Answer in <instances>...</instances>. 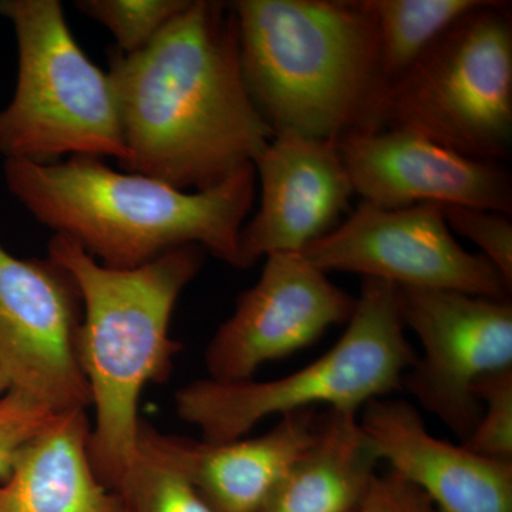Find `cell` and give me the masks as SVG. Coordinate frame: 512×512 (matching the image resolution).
I'll use <instances>...</instances> for the list:
<instances>
[{
	"mask_svg": "<svg viewBox=\"0 0 512 512\" xmlns=\"http://www.w3.org/2000/svg\"><path fill=\"white\" fill-rule=\"evenodd\" d=\"M239 62L275 134L338 141L362 130L382 92L379 39L356 0H238Z\"/></svg>",
	"mask_w": 512,
	"mask_h": 512,
	"instance_id": "4",
	"label": "cell"
},
{
	"mask_svg": "<svg viewBox=\"0 0 512 512\" xmlns=\"http://www.w3.org/2000/svg\"><path fill=\"white\" fill-rule=\"evenodd\" d=\"M396 288L404 328L416 333L423 349L402 389L464 443L481 416L477 380L512 367L511 299Z\"/></svg>",
	"mask_w": 512,
	"mask_h": 512,
	"instance_id": "8",
	"label": "cell"
},
{
	"mask_svg": "<svg viewBox=\"0 0 512 512\" xmlns=\"http://www.w3.org/2000/svg\"><path fill=\"white\" fill-rule=\"evenodd\" d=\"M127 173L204 191L274 138L242 77L231 3L190 0L146 47L111 53Z\"/></svg>",
	"mask_w": 512,
	"mask_h": 512,
	"instance_id": "1",
	"label": "cell"
},
{
	"mask_svg": "<svg viewBox=\"0 0 512 512\" xmlns=\"http://www.w3.org/2000/svg\"><path fill=\"white\" fill-rule=\"evenodd\" d=\"M79 289L52 259H19L0 245V367L10 389L56 413L86 410L79 356Z\"/></svg>",
	"mask_w": 512,
	"mask_h": 512,
	"instance_id": "10",
	"label": "cell"
},
{
	"mask_svg": "<svg viewBox=\"0 0 512 512\" xmlns=\"http://www.w3.org/2000/svg\"><path fill=\"white\" fill-rule=\"evenodd\" d=\"M362 410L360 426L380 461L441 512H512V461L437 439L419 410L404 400L382 397Z\"/></svg>",
	"mask_w": 512,
	"mask_h": 512,
	"instance_id": "14",
	"label": "cell"
},
{
	"mask_svg": "<svg viewBox=\"0 0 512 512\" xmlns=\"http://www.w3.org/2000/svg\"><path fill=\"white\" fill-rule=\"evenodd\" d=\"M403 128L461 156L504 164L512 146L510 2L483 0L393 82L365 127Z\"/></svg>",
	"mask_w": 512,
	"mask_h": 512,
	"instance_id": "6",
	"label": "cell"
},
{
	"mask_svg": "<svg viewBox=\"0 0 512 512\" xmlns=\"http://www.w3.org/2000/svg\"><path fill=\"white\" fill-rule=\"evenodd\" d=\"M357 512H441L426 494L393 471L377 474Z\"/></svg>",
	"mask_w": 512,
	"mask_h": 512,
	"instance_id": "24",
	"label": "cell"
},
{
	"mask_svg": "<svg viewBox=\"0 0 512 512\" xmlns=\"http://www.w3.org/2000/svg\"><path fill=\"white\" fill-rule=\"evenodd\" d=\"M336 147L353 190L376 207L463 205L511 215L512 178L504 164L461 156L403 128L355 131Z\"/></svg>",
	"mask_w": 512,
	"mask_h": 512,
	"instance_id": "12",
	"label": "cell"
},
{
	"mask_svg": "<svg viewBox=\"0 0 512 512\" xmlns=\"http://www.w3.org/2000/svg\"><path fill=\"white\" fill-rule=\"evenodd\" d=\"M5 178L37 221L110 268H138L171 249L197 245L241 269L239 237L254 207V164L194 192L82 156L55 164L6 160Z\"/></svg>",
	"mask_w": 512,
	"mask_h": 512,
	"instance_id": "2",
	"label": "cell"
},
{
	"mask_svg": "<svg viewBox=\"0 0 512 512\" xmlns=\"http://www.w3.org/2000/svg\"><path fill=\"white\" fill-rule=\"evenodd\" d=\"M9 390L10 382L8 376H6V373L3 372L2 367H0V400H2L3 397L6 396V393H8Z\"/></svg>",
	"mask_w": 512,
	"mask_h": 512,
	"instance_id": "25",
	"label": "cell"
},
{
	"mask_svg": "<svg viewBox=\"0 0 512 512\" xmlns=\"http://www.w3.org/2000/svg\"><path fill=\"white\" fill-rule=\"evenodd\" d=\"M261 204L239 237L241 269L328 235L355 194L335 141L275 134L254 160Z\"/></svg>",
	"mask_w": 512,
	"mask_h": 512,
	"instance_id": "13",
	"label": "cell"
},
{
	"mask_svg": "<svg viewBox=\"0 0 512 512\" xmlns=\"http://www.w3.org/2000/svg\"><path fill=\"white\" fill-rule=\"evenodd\" d=\"M190 0H79L84 15L110 30L117 52L133 55L146 47Z\"/></svg>",
	"mask_w": 512,
	"mask_h": 512,
	"instance_id": "20",
	"label": "cell"
},
{
	"mask_svg": "<svg viewBox=\"0 0 512 512\" xmlns=\"http://www.w3.org/2000/svg\"><path fill=\"white\" fill-rule=\"evenodd\" d=\"M319 413L285 414L264 436L207 443L168 436L141 420L138 448L187 478L214 512H259L293 460L308 446Z\"/></svg>",
	"mask_w": 512,
	"mask_h": 512,
	"instance_id": "15",
	"label": "cell"
},
{
	"mask_svg": "<svg viewBox=\"0 0 512 512\" xmlns=\"http://www.w3.org/2000/svg\"><path fill=\"white\" fill-rule=\"evenodd\" d=\"M90 434L86 410L57 414L0 484V512H126L94 473Z\"/></svg>",
	"mask_w": 512,
	"mask_h": 512,
	"instance_id": "16",
	"label": "cell"
},
{
	"mask_svg": "<svg viewBox=\"0 0 512 512\" xmlns=\"http://www.w3.org/2000/svg\"><path fill=\"white\" fill-rule=\"evenodd\" d=\"M55 410L19 390L0 400V480L12 470L20 450L57 416Z\"/></svg>",
	"mask_w": 512,
	"mask_h": 512,
	"instance_id": "23",
	"label": "cell"
},
{
	"mask_svg": "<svg viewBox=\"0 0 512 512\" xmlns=\"http://www.w3.org/2000/svg\"><path fill=\"white\" fill-rule=\"evenodd\" d=\"M474 393L481 416L463 446L480 456L512 461V367L478 379Z\"/></svg>",
	"mask_w": 512,
	"mask_h": 512,
	"instance_id": "21",
	"label": "cell"
},
{
	"mask_svg": "<svg viewBox=\"0 0 512 512\" xmlns=\"http://www.w3.org/2000/svg\"><path fill=\"white\" fill-rule=\"evenodd\" d=\"M116 493L126 512H214L187 478L140 448Z\"/></svg>",
	"mask_w": 512,
	"mask_h": 512,
	"instance_id": "19",
	"label": "cell"
},
{
	"mask_svg": "<svg viewBox=\"0 0 512 512\" xmlns=\"http://www.w3.org/2000/svg\"><path fill=\"white\" fill-rule=\"evenodd\" d=\"M15 29L19 76L15 96L0 111V154L46 164L53 158L114 157L124 144L116 94L77 45L57 0H0Z\"/></svg>",
	"mask_w": 512,
	"mask_h": 512,
	"instance_id": "7",
	"label": "cell"
},
{
	"mask_svg": "<svg viewBox=\"0 0 512 512\" xmlns=\"http://www.w3.org/2000/svg\"><path fill=\"white\" fill-rule=\"evenodd\" d=\"M448 228L473 242L512 286V222L501 212L440 205Z\"/></svg>",
	"mask_w": 512,
	"mask_h": 512,
	"instance_id": "22",
	"label": "cell"
},
{
	"mask_svg": "<svg viewBox=\"0 0 512 512\" xmlns=\"http://www.w3.org/2000/svg\"><path fill=\"white\" fill-rule=\"evenodd\" d=\"M320 271L352 272L396 286L510 299L512 286L485 256L451 234L439 204L380 208L362 201L348 220L301 252Z\"/></svg>",
	"mask_w": 512,
	"mask_h": 512,
	"instance_id": "9",
	"label": "cell"
},
{
	"mask_svg": "<svg viewBox=\"0 0 512 512\" xmlns=\"http://www.w3.org/2000/svg\"><path fill=\"white\" fill-rule=\"evenodd\" d=\"M379 463L359 414L326 409L259 512H357Z\"/></svg>",
	"mask_w": 512,
	"mask_h": 512,
	"instance_id": "17",
	"label": "cell"
},
{
	"mask_svg": "<svg viewBox=\"0 0 512 512\" xmlns=\"http://www.w3.org/2000/svg\"><path fill=\"white\" fill-rule=\"evenodd\" d=\"M416 359L404 333L396 285L363 278L348 328L311 365L269 382L197 380L175 393V409L201 430L202 441L228 443L244 439L274 414L315 406L359 414L372 400L402 389Z\"/></svg>",
	"mask_w": 512,
	"mask_h": 512,
	"instance_id": "5",
	"label": "cell"
},
{
	"mask_svg": "<svg viewBox=\"0 0 512 512\" xmlns=\"http://www.w3.org/2000/svg\"><path fill=\"white\" fill-rule=\"evenodd\" d=\"M483 0H356L375 22L383 83L393 82Z\"/></svg>",
	"mask_w": 512,
	"mask_h": 512,
	"instance_id": "18",
	"label": "cell"
},
{
	"mask_svg": "<svg viewBox=\"0 0 512 512\" xmlns=\"http://www.w3.org/2000/svg\"><path fill=\"white\" fill-rule=\"evenodd\" d=\"M355 306L356 299L301 252L266 256L261 278L239 295L231 318L208 345L210 379L251 380L265 363L308 348L332 326L348 323Z\"/></svg>",
	"mask_w": 512,
	"mask_h": 512,
	"instance_id": "11",
	"label": "cell"
},
{
	"mask_svg": "<svg viewBox=\"0 0 512 512\" xmlns=\"http://www.w3.org/2000/svg\"><path fill=\"white\" fill-rule=\"evenodd\" d=\"M49 259L79 289V356L96 410L89 453L94 473L116 493L138 456V404L148 383H164L183 346L170 338L175 303L202 266L197 245L171 249L133 269L110 268L56 234Z\"/></svg>",
	"mask_w": 512,
	"mask_h": 512,
	"instance_id": "3",
	"label": "cell"
}]
</instances>
